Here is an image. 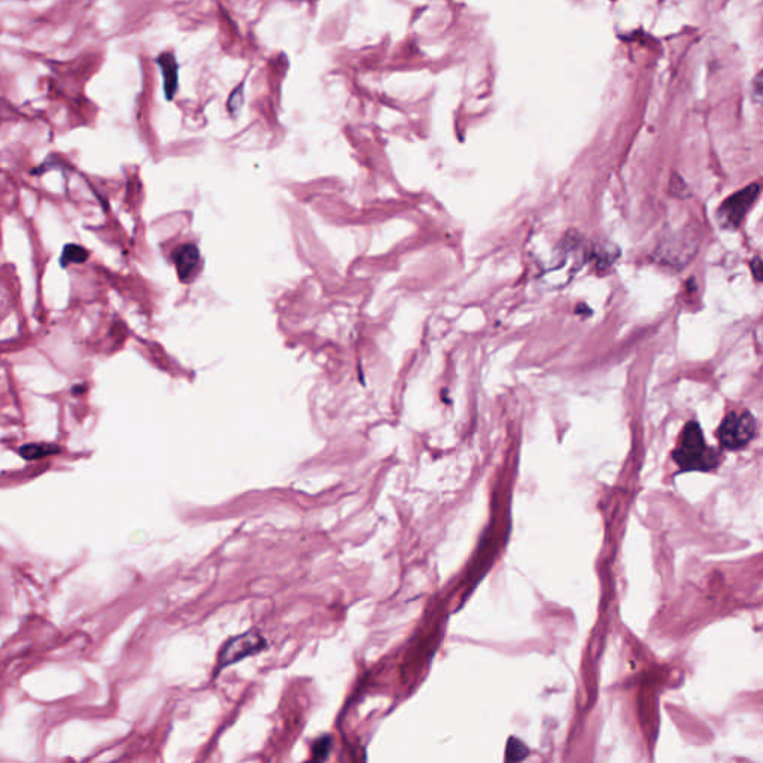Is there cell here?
I'll list each match as a JSON object with an SVG mask.
<instances>
[{"label":"cell","instance_id":"obj_1","mask_svg":"<svg viewBox=\"0 0 763 763\" xmlns=\"http://www.w3.org/2000/svg\"><path fill=\"white\" fill-rule=\"evenodd\" d=\"M672 458L684 471H710L718 464V452L707 446L698 422L684 426Z\"/></svg>","mask_w":763,"mask_h":763},{"label":"cell","instance_id":"obj_2","mask_svg":"<svg viewBox=\"0 0 763 763\" xmlns=\"http://www.w3.org/2000/svg\"><path fill=\"white\" fill-rule=\"evenodd\" d=\"M756 421L748 412H730L718 428V440L725 448L737 451L754 437Z\"/></svg>","mask_w":763,"mask_h":763},{"label":"cell","instance_id":"obj_3","mask_svg":"<svg viewBox=\"0 0 763 763\" xmlns=\"http://www.w3.org/2000/svg\"><path fill=\"white\" fill-rule=\"evenodd\" d=\"M760 193V186L757 183L748 185L747 188L732 194L729 198H726L722 206L717 210V220L723 228L735 230L740 227L741 221L747 215L748 209L753 206L757 196Z\"/></svg>","mask_w":763,"mask_h":763},{"label":"cell","instance_id":"obj_4","mask_svg":"<svg viewBox=\"0 0 763 763\" xmlns=\"http://www.w3.org/2000/svg\"><path fill=\"white\" fill-rule=\"evenodd\" d=\"M267 647L266 640L258 633L256 631H249L242 635H236L230 638L220 652L218 656V668L224 669L228 665L236 664V662L249 657L252 655L260 653Z\"/></svg>","mask_w":763,"mask_h":763},{"label":"cell","instance_id":"obj_5","mask_svg":"<svg viewBox=\"0 0 763 763\" xmlns=\"http://www.w3.org/2000/svg\"><path fill=\"white\" fill-rule=\"evenodd\" d=\"M174 260H175L181 281L191 282V279L197 275V271H198V264H200L198 249L193 247V244H183V247L175 251Z\"/></svg>","mask_w":763,"mask_h":763},{"label":"cell","instance_id":"obj_6","mask_svg":"<svg viewBox=\"0 0 763 763\" xmlns=\"http://www.w3.org/2000/svg\"><path fill=\"white\" fill-rule=\"evenodd\" d=\"M157 63L158 66H160L162 69V77H163V87H164V94H166V98L167 100H171L175 97L176 94V90H178V78H179V66H178V62L175 59V55L171 52H164L162 54L160 57L157 59Z\"/></svg>","mask_w":763,"mask_h":763},{"label":"cell","instance_id":"obj_7","mask_svg":"<svg viewBox=\"0 0 763 763\" xmlns=\"http://www.w3.org/2000/svg\"><path fill=\"white\" fill-rule=\"evenodd\" d=\"M87 258H89L87 249H84L82 247H79V244L69 243L63 248V254L60 256V264L63 269H66L70 264H81L84 261H87Z\"/></svg>","mask_w":763,"mask_h":763},{"label":"cell","instance_id":"obj_8","mask_svg":"<svg viewBox=\"0 0 763 763\" xmlns=\"http://www.w3.org/2000/svg\"><path fill=\"white\" fill-rule=\"evenodd\" d=\"M57 452H59V448H57V446H51V444H26L20 449L21 456H24L26 459H30V460L32 459H40V458L57 453Z\"/></svg>","mask_w":763,"mask_h":763},{"label":"cell","instance_id":"obj_9","mask_svg":"<svg viewBox=\"0 0 763 763\" xmlns=\"http://www.w3.org/2000/svg\"><path fill=\"white\" fill-rule=\"evenodd\" d=\"M243 89H244V82H240L237 87L232 91V94H230V98H228V111H230V113L234 115V117H237L239 112L242 111L243 103H244Z\"/></svg>","mask_w":763,"mask_h":763},{"label":"cell","instance_id":"obj_10","mask_svg":"<svg viewBox=\"0 0 763 763\" xmlns=\"http://www.w3.org/2000/svg\"><path fill=\"white\" fill-rule=\"evenodd\" d=\"M331 745H333V740H331V737H322L320 740H316L312 748L313 760H320V762L327 760L331 752Z\"/></svg>","mask_w":763,"mask_h":763},{"label":"cell","instance_id":"obj_11","mask_svg":"<svg viewBox=\"0 0 763 763\" xmlns=\"http://www.w3.org/2000/svg\"><path fill=\"white\" fill-rule=\"evenodd\" d=\"M528 754V750L525 744H522L519 740L516 738H510L509 740V744H507V754H506V759L507 760H513V762H519L522 759H525Z\"/></svg>","mask_w":763,"mask_h":763},{"label":"cell","instance_id":"obj_12","mask_svg":"<svg viewBox=\"0 0 763 763\" xmlns=\"http://www.w3.org/2000/svg\"><path fill=\"white\" fill-rule=\"evenodd\" d=\"M762 85H763V82H762V72H759V74L756 75V78H754L753 82H752V100H753V102H754L756 105H759V103L762 102V96H763V93H762Z\"/></svg>","mask_w":763,"mask_h":763},{"label":"cell","instance_id":"obj_13","mask_svg":"<svg viewBox=\"0 0 763 763\" xmlns=\"http://www.w3.org/2000/svg\"><path fill=\"white\" fill-rule=\"evenodd\" d=\"M753 271H754V278L760 281L762 276H760V258L759 256L754 258V261H753Z\"/></svg>","mask_w":763,"mask_h":763},{"label":"cell","instance_id":"obj_14","mask_svg":"<svg viewBox=\"0 0 763 763\" xmlns=\"http://www.w3.org/2000/svg\"><path fill=\"white\" fill-rule=\"evenodd\" d=\"M301 2H316V0H301Z\"/></svg>","mask_w":763,"mask_h":763}]
</instances>
